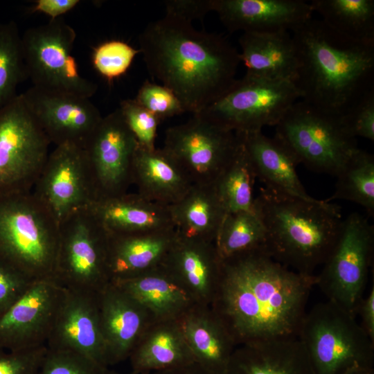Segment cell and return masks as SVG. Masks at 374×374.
Returning <instances> with one entry per match:
<instances>
[{
	"label": "cell",
	"instance_id": "1",
	"mask_svg": "<svg viewBox=\"0 0 374 374\" xmlns=\"http://www.w3.org/2000/svg\"><path fill=\"white\" fill-rule=\"evenodd\" d=\"M316 275L295 271L263 248L222 259L211 308L237 346L298 337Z\"/></svg>",
	"mask_w": 374,
	"mask_h": 374
},
{
	"label": "cell",
	"instance_id": "2",
	"mask_svg": "<svg viewBox=\"0 0 374 374\" xmlns=\"http://www.w3.org/2000/svg\"><path fill=\"white\" fill-rule=\"evenodd\" d=\"M138 41L150 76L193 115L219 100L236 80L239 52L220 34L165 15L147 25Z\"/></svg>",
	"mask_w": 374,
	"mask_h": 374
},
{
	"label": "cell",
	"instance_id": "3",
	"mask_svg": "<svg viewBox=\"0 0 374 374\" xmlns=\"http://www.w3.org/2000/svg\"><path fill=\"white\" fill-rule=\"evenodd\" d=\"M301 99L344 116L374 89V44L351 39L311 18L292 31Z\"/></svg>",
	"mask_w": 374,
	"mask_h": 374
},
{
	"label": "cell",
	"instance_id": "4",
	"mask_svg": "<svg viewBox=\"0 0 374 374\" xmlns=\"http://www.w3.org/2000/svg\"><path fill=\"white\" fill-rule=\"evenodd\" d=\"M253 210L266 233L265 251L299 273L314 275L337 241L340 207L325 200H308L262 188Z\"/></svg>",
	"mask_w": 374,
	"mask_h": 374
},
{
	"label": "cell",
	"instance_id": "5",
	"mask_svg": "<svg viewBox=\"0 0 374 374\" xmlns=\"http://www.w3.org/2000/svg\"><path fill=\"white\" fill-rule=\"evenodd\" d=\"M60 224L33 192L0 197V258L33 281L53 280Z\"/></svg>",
	"mask_w": 374,
	"mask_h": 374
},
{
	"label": "cell",
	"instance_id": "6",
	"mask_svg": "<svg viewBox=\"0 0 374 374\" xmlns=\"http://www.w3.org/2000/svg\"><path fill=\"white\" fill-rule=\"evenodd\" d=\"M298 337L316 374H343L355 367L373 368L374 342L356 315L328 300L307 310Z\"/></svg>",
	"mask_w": 374,
	"mask_h": 374
},
{
	"label": "cell",
	"instance_id": "7",
	"mask_svg": "<svg viewBox=\"0 0 374 374\" xmlns=\"http://www.w3.org/2000/svg\"><path fill=\"white\" fill-rule=\"evenodd\" d=\"M274 136L311 170L336 177L359 148L342 116L299 100L275 126Z\"/></svg>",
	"mask_w": 374,
	"mask_h": 374
},
{
	"label": "cell",
	"instance_id": "8",
	"mask_svg": "<svg viewBox=\"0 0 374 374\" xmlns=\"http://www.w3.org/2000/svg\"><path fill=\"white\" fill-rule=\"evenodd\" d=\"M50 144L22 93L0 109V197L33 190Z\"/></svg>",
	"mask_w": 374,
	"mask_h": 374
},
{
	"label": "cell",
	"instance_id": "9",
	"mask_svg": "<svg viewBox=\"0 0 374 374\" xmlns=\"http://www.w3.org/2000/svg\"><path fill=\"white\" fill-rule=\"evenodd\" d=\"M109 235L89 206L72 213L60 224L53 280L66 290L99 293L110 283Z\"/></svg>",
	"mask_w": 374,
	"mask_h": 374
},
{
	"label": "cell",
	"instance_id": "10",
	"mask_svg": "<svg viewBox=\"0 0 374 374\" xmlns=\"http://www.w3.org/2000/svg\"><path fill=\"white\" fill-rule=\"evenodd\" d=\"M75 30L61 19L28 28L21 35L24 61L33 87L90 98L98 85L82 77L72 55Z\"/></svg>",
	"mask_w": 374,
	"mask_h": 374
},
{
	"label": "cell",
	"instance_id": "11",
	"mask_svg": "<svg viewBox=\"0 0 374 374\" xmlns=\"http://www.w3.org/2000/svg\"><path fill=\"white\" fill-rule=\"evenodd\" d=\"M300 99L291 81L244 75L219 100L197 114L235 133L257 132L264 127L276 126Z\"/></svg>",
	"mask_w": 374,
	"mask_h": 374
},
{
	"label": "cell",
	"instance_id": "12",
	"mask_svg": "<svg viewBox=\"0 0 374 374\" xmlns=\"http://www.w3.org/2000/svg\"><path fill=\"white\" fill-rule=\"evenodd\" d=\"M374 249V226L353 213L342 220L336 244L317 276V285L328 298L357 315L364 296Z\"/></svg>",
	"mask_w": 374,
	"mask_h": 374
},
{
	"label": "cell",
	"instance_id": "13",
	"mask_svg": "<svg viewBox=\"0 0 374 374\" xmlns=\"http://www.w3.org/2000/svg\"><path fill=\"white\" fill-rule=\"evenodd\" d=\"M240 143L238 134L199 114L168 127L162 148L193 184H212L229 163Z\"/></svg>",
	"mask_w": 374,
	"mask_h": 374
},
{
	"label": "cell",
	"instance_id": "14",
	"mask_svg": "<svg viewBox=\"0 0 374 374\" xmlns=\"http://www.w3.org/2000/svg\"><path fill=\"white\" fill-rule=\"evenodd\" d=\"M137 146L118 108L103 117L84 148L96 200L127 193Z\"/></svg>",
	"mask_w": 374,
	"mask_h": 374
},
{
	"label": "cell",
	"instance_id": "15",
	"mask_svg": "<svg viewBox=\"0 0 374 374\" xmlns=\"http://www.w3.org/2000/svg\"><path fill=\"white\" fill-rule=\"evenodd\" d=\"M33 193L60 224L75 211L96 200L84 148L55 146L49 153Z\"/></svg>",
	"mask_w": 374,
	"mask_h": 374
},
{
	"label": "cell",
	"instance_id": "16",
	"mask_svg": "<svg viewBox=\"0 0 374 374\" xmlns=\"http://www.w3.org/2000/svg\"><path fill=\"white\" fill-rule=\"evenodd\" d=\"M65 292L53 280L34 281L0 315V347L22 350L46 345Z\"/></svg>",
	"mask_w": 374,
	"mask_h": 374
},
{
	"label": "cell",
	"instance_id": "17",
	"mask_svg": "<svg viewBox=\"0 0 374 374\" xmlns=\"http://www.w3.org/2000/svg\"><path fill=\"white\" fill-rule=\"evenodd\" d=\"M23 97L55 146L73 145L84 148L103 117L89 98L31 87Z\"/></svg>",
	"mask_w": 374,
	"mask_h": 374
},
{
	"label": "cell",
	"instance_id": "18",
	"mask_svg": "<svg viewBox=\"0 0 374 374\" xmlns=\"http://www.w3.org/2000/svg\"><path fill=\"white\" fill-rule=\"evenodd\" d=\"M98 294L66 290L46 344L48 349L75 352L109 367Z\"/></svg>",
	"mask_w": 374,
	"mask_h": 374
},
{
	"label": "cell",
	"instance_id": "19",
	"mask_svg": "<svg viewBox=\"0 0 374 374\" xmlns=\"http://www.w3.org/2000/svg\"><path fill=\"white\" fill-rule=\"evenodd\" d=\"M98 299L101 332L109 366L128 359L154 319L145 308L112 282L98 294Z\"/></svg>",
	"mask_w": 374,
	"mask_h": 374
},
{
	"label": "cell",
	"instance_id": "20",
	"mask_svg": "<svg viewBox=\"0 0 374 374\" xmlns=\"http://www.w3.org/2000/svg\"><path fill=\"white\" fill-rule=\"evenodd\" d=\"M213 12L231 32H292L312 18L303 0H213Z\"/></svg>",
	"mask_w": 374,
	"mask_h": 374
},
{
	"label": "cell",
	"instance_id": "21",
	"mask_svg": "<svg viewBox=\"0 0 374 374\" xmlns=\"http://www.w3.org/2000/svg\"><path fill=\"white\" fill-rule=\"evenodd\" d=\"M198 305L211 306L219 285L222 259L214 242L179 236L162 264Z\"/></svg>",
	"mask_w": 374,
	"mask_h": 374
},
{
	"label": "cell",
	"instance_id": "22",
	"mask_svg": "<svg viewBox=\"0 0 374 374\" xmlns=\"http://www.w3.org/2000/svg\"><path fill=\"white\" fill-rule=\"evenodd\" d=\"M177 238L175 227L139 233H109L110 282L132 278L160 267Z\"/></svg>",
	"mask_w": 374,
	"mask_h": 374
},
{
	"label": "cell",
	"instance_id": "23",
	"mask_svg": "<svg viewBox=\"0 0 374 374\" xmlns=\"http://www.w3.org/2000/svg\"><path fill=\"white\" fill-rule=\"evenodd\" d=\"M224 374H316L298 337L238 346Z\"/></svg>",
	"mask_w": 374,
	"mask_h": 374
},
{
	"label": "cell",
	"instance_id": "24",
	"mask_svg": "<svg viewBox=\"0 0 374 374\" xmlns=\"http://www.w3.org/2000/svg\"><path fill=\"white\" fill-rule=\"evenodd\" d=\"M250 158L256 178L266 188L283 194L312 200L296 171L299 164L291 150L276 136L261 132L237 133Z\"/></svg>",
	"mask_w": 374,
	"mask_h": 374
},
{
	"label": "cell",
	"instance_id": "25",
	"mask_svg": "<svg viewBox=\"0 0 374 374\" xmlns=\"http://www.w3.org/2000/svg\"><path fill=\"white\" fill-rule=\"evenodd\" d=\"M178 321L194 361L211 374H224L238 346L211 307L196 305Z\"/></svg>",
	"mask_w": 374,
	"mask_h": 374
},
{
	"label": "cell",
	"instance_id": "26",
	"mask_svg": "<svg viewBox=\"0 0 374 374\" xmlns=\"http://www.w3.org/2000/svg\"><path fill=\"white\" fill-rule=\"evenodd\" d=\"M89 208L112 234L139 233L175 227L169 206L150 201L138 193L97 199Z\"/></svg>",
	"mask_w": 374,
	"mask_h": 374
},
{
	"label": "cell",
	"instance_id": "27",
	"mask_svg": "<svg viewBox=\"0 0 374 374\" xmlns=\"http://www.w3.org/2000/svg\"><path fill=\"white\" fill-rule=\"evenodd\" d=\"M239 57L246 68V75L294 82L298 61L292 35L243 33L239 38Z\"/></svg>",
	"mask_w": 374,
	"mask_h": 374
},
{
	"label": "cell",
	"instance_id": "28",
	"mask_svg": "<svg viewBox=\"0 0 374 374\" xmlns=\"http://www.w3.org/2000/svg\"><path fill=\"white\" fill-rule=\"evenodd\" d=\"M112 283L145 308L154 321L179 319L198 305L163 265L138 276Z\"/></svg>",
	"mask_w": 374,
	"mask_h": 374
},
{
	"label": "cell",
	"instance_id": "29",
	"mask_svg": "<svg viewBox=\"0 0 374 374\" xmlns=\"http://www.w3.org/2000/svg\"><path fill=\"white\" fill-rule=\"evenodd\" d=\"M132 177L139 194L166 206L179 201L193 185L182 168L163 148L147 150L137 146Z\"/></svg>",
	"mask_w": 374,
	"mask_h": 374
},
{
	"label": "cell",
	"instance_id": "30",
	"mask_svg": "<svg viewBox=\"0 0 374 374\" xmlns=\"http://www.w3.org/2000/svg\"><path fill=\"white\" fill-rule=\"evenodd\" d=\"M128 359L135 374H149L195 362L178 319L154 321Z\"/></svg>",
	"mask_w": 374,
	"mask_h": 374
},
{
	"label": "cell",
	"instance_id": "31",
	"mask_svg": "<svg viewBox=\"0 0 374 374\" xmlns=\"http://www.w3.org/2000/svg\"><path fill=\"white\" fill-rule=\"evenodd\" d=\"M169 209L179 236L214 242L226 213L213 184H193Z\"/></svg>",
	"mask_w": 374,
	"mask_h": 374
},
{
	"label": "cell",
	"instance_id": "32",
	"mask_svg": "<svg viewBox=\"0 0 374 374\" xmlns=\"http://www.w3.org/2000/svg\"><path fill=\"white\" fill-rule=\"evenodd\" d=\"M321 20L337 33L357 42L374 44L373 0H312Z\"/></svg>",
	"mask_w": 374,
	"mask_h": 374
},
{
	"label": "cell",
	"instance_id": "33",
	"mask_svg": "<svg viewBox=\"0 0 374 374\" xmlns=\"http://www.w3.org/2000/svg\"><path fill=\"white\" fill-rule=\"evenodd\" d=\"M256 178L251 161L240 140L233 158L213 183L226 213L253 211L252 189Z\"/></svg>",
	"mask_w": 374,
	"mask_h": 374
},
{
	"label": "cell",
	"instance_id": "34",
	"mask_svg": "<svg viewBox=\"0 0 374 374\" xmlns=\"http://www.w3.org/2000/svg\"><path fill=\"white\" fill-rule=\"evenodd\" d=\"M335 193L325 201L344 199L362 206L374 216V157L358 148L337 175Z\"/></svg>",
	"mask_w": 374,
	"mask_h": 374
},
{
	"label": "cell",
	"instance_id": "35",
	"mask_svg": "<svg viewBox=\"0 0 374 374\" xmlns=\"http://www.w3.org/2000/svg\"><path fill=\"white\" fill-rule=\"evenodd\" d=\"M265 241L264 226L253 210L226 213L215 244L224 259L256 249H265Z\"/></svg>",
	"mask_w": 374,
	"mask_h": 374
},
{
	"label": "cell",
	"instance_id": "36",
	"mask_svg": "<svg viewBox=\"0 0 374 374\" xmlns=\"http://www.w3.org/2000/svg\"><path fill=\"white\" fill-rule=\"evenodd\" d=\"M27 79L17 24L0 23V109L18 95L17 87Z\"/></svg>",
	"mask_w": 374,
	"mask_h": 374
},
{
	"label": "cell",
	"instance_id": "37",
	"mask_svg": "<svg viewBox=\"0 0 374 374\" xmlns=\"http://www.w3.org/2000/svg\"><path fill=\"white\" fill-rule=\"evenodd\" d=\"M140 50L127 42L112 39L93 48L91 62L97 73L109 82L127 73Z\"/></svg>",
	"mask_w": 374,
	"mask_h": 374
},
{
	"label": "cell",
	"instance_id": "38",
	"mask_svg": "<svg viewBox=\"0 0 374 374\" xmlns=\"http://www.w3.org/2000/svg\"><path fill=\"white\" fill-rule=\"evenodd\" d=\"M118 109L138 146L147 150L155 149L157 132L161 121L134 99L122 100Z\"/></svg>",
	"mask_w": 374,
	"mask_h": 374
},
{
	"label": "cell",
	"instance_id": "39",
	"mask_svg": "<svg viewBox=\"0 0 374 374\" xmlns=\"http://www.w3.org/2000/svg\"><path fill=\"white\" fill-rule=\"evenodd\" d=\"M108 368L75 352L47 348L38 374H105Z\"/></svg>",
	"mask_w": 374,
	"mask_h": 374
},
{
	"label": "cell",
	"instance_id": "40",
	"mask_svg": "<svg viewBox=\"0 0 374 374\" xmlns=\"http://www.w3.org/2000/svg\"><path fill=\"white\" fill-rule=\"evenodd\" d=\"M134 99L161 121L186 112L171 89L148 80L142 84Z\"/></svg>",
	"mask_w": 374,
	"mask_h": 374
},
{
	"label": "cell",
	"instance_id": "41",
	"mask_svg": "<svg viewBox=\"0 0 374 374\" xmlns=\"http://www.w3.org/2000/svg\"><path fill=\"white\" fill-rule=\"evenodd\" d=\"M46 350V345L22 350L0 347V374H38Z\"/></svg>",
	"mask_w": 374,
	"mask_h": 374
},
{
	"label": "cell",
	"instance_id": "42",
	"mask_svg": "<svg viewBox=\"0 0 374 374\" xmlns=\"http://www.w3.org/2000/svg\"><path fill=\"white\" fill-rule=\"evenodd\" d=\"M33 282L16 267L0 258V315L15 303Z\"/></svg>",
	"mask_w": 374,
	"mask_h": 374
},
{
	"label": "cell",
	"instance_id": "43",
	"mask_svg": "<svg viewBox=\"0 0 374 374\" xmlns=\"http://www.w3.org/2000/svg\"><path fill=\"white\" fill-rule=\"evenodd\" d=\"M350 133L374 141V89L366 94L353 108L342 116Z\"/></svg>",
	"mask_w": 374,
	"mask_h": 374
},
{
	"label": "cell",
	"instance_id": "44",
	"mask_svg": "<svg viewBox=\"0 0 374 374\" xmlns=\"http://www.w3.org/2000/svg\"><path fill=\"white\" fill-rule=\"evenodd\" d=\"M164 4L166 16L189 23L213 12V0H168Z\"/></svg>",
	"mask_w": 374,
	"mask_h": 374
},
{
	"label": "cell",
	"instance_id": "45",
	"mask_svg": "<svg viewBox=\"0 0 374 374\" xmlns=\"http://www.w3.org/2000/svg\"><path fill=\"white\" fill-rule=\"evenodd\" d=\"M35 2L31 8L32 12L44 13L51 19H59L80 3L79 0H37Z\"/></svg>",
	"mask_w": 374,
	"mask_h": 374
},
{
	"label": "cell",
	"instance_id": "46",
	"mask_svg": "<svg viewBox=\"0 0 374 374\" xmlns=\"http://www.w3.org/2000/svg\"><path fill=\"white\" fill-rule=\"evenodd\" d=\"M359 314L362 328L374 342V285H373L366 296L360 301L357 314Z\"/></svg>",
	"mask_w": 374,
	"mask_h": 374
},
{
	"label": "cell",
	"instance_id": "47",
	"mask_svg": "<svg viewBox=\"0 0 374 374\" xmlns=\"http://www.w3.org/2000/svg\"><path fill=\"white\" fill-rule=\"evenodd\" d=\"M151 374H211L197 363L192 362L186 365L161 370Z\"/></svg>",
	"mask_w": 374,
	"mask_h": 374
},
{
	"label": "cell",
	"instance_id": "48",
	"mask_svg": "<svg viewBox=\"0 0 374 374\" xmlns=\"http://www.w3.org/2000/svg\"><path fill=\"white\" fill-rule=\"evenodd\" d=\"M343 374H374V369L373 368L355 367Z\"/></svg>",
	"mask_w": 374,
	"mask_h": 374
},
{
	"label": "cell",
	"instance_id": "49",
	"mask_svg": "<svg viewBox=\"0 0 374 374\" xmlns=\"http://www.w3.org/2000/svg\"><path fill=\"white\" fill-rule=\"evenodd\" d=\"M105 374H135V373H132V371L129 373H121L112 371L109 368H108L107 371L105 373Z\"/></svg>",
	"mask_w": 374,
	"mask_h": 374
}]
</instances>
